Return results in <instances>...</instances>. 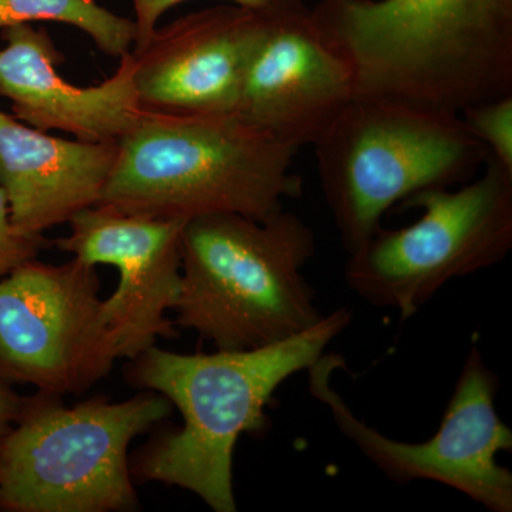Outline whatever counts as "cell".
I'll use <instances>...</instances> for the list:
<instances>
[{
    "mask_svg": "<svg viewBox=\"0 0 512 512\" xmlns=\"http://www.w3.org/2000/svg\"><path fill=\"white\" fill-rule=\"evenodd\" d=\"M356 96L460 114L512 94V0H319Z\"/></svg>",
    "mask_w": 512,
    "mask_h": 512,
    "instance_id": "cell-1",
    "label": "cell"
},
{
    "mask_svg": "<svg viewBox=\"0 0 512 512\" xmlns=\"http://www.w3.org/2000/svg\"><path fill=\"white\" fill-rule=\"evenodd\" d=\"M350 322L352 311L339 308L311 329L265 348L180 355L153 346L141 353L131 360L128 382L174 404L183 427L147 444L131 474L190 491L212 511H237L239 437L265 429V409L279 386L318 362Z\"/></svg>",
    "mask_w": 512,
    "mask_h": 512,
    "instance_id": "cell-2",
    "label": "cell"
},
{
    "mask_svg": "<svg viewBox=\"0 0 512 512\" xmlns=\"http://www.w3.org/2000/svg\"><path fill=\"white\" fill-rule=\"evenodd\" d=\"M298 151L238 113L144 110L121 138L97 205L160 220L212 214L265 220L298 198Z\"/></svg>",
    "mask_w": 512,
    "mask_h": 512,
    "instance_id": "cell-3",
    "label": "cell"
},
{
    "mask_svg": "<svg viewBox=\"0 0 512 512\" xmlns=\"http://www.w3.org/2000/svg\"><path fill=\"white\" fill-rule=\"evenodd\" d=\"M315 234L293 212L265 220L212 214L185 222L181 291L175 325L218 350H251L284 342L323 316L303 269Z\"/></svg>",
    "mask_w": 512,
    "mask_h": 512,
    "instance_id": "cell-4",
    "label": "cell"
},
{
    "mask_svg": "<svg viewBox=\"0 0 512 512\" xmlns=\"http://www.w3.org/2000/svg\"><path fill=\"white\" fill-rule=\"evenodd\" d=\"M320 187L350 254L396 204L476 177L488 154L458 114L353 97L313 144Z\"/></svg>",
    "mask_w": 512,
    "mask_h": 512,
    "instance_id": "cell-5",
    "label": "cell"
},
{
    "mask_svg": "<svg viewBox=\"0 0 512 512\" xmlns=\"http://www.w3.org/2000/svg\"><path fill=\"white\" fill-rule=\"evenodd\" d=\"M161 394L92 399L67 409L59 396L28 397L0 444V511L110 512L137 505L128 447L171 413Z\"/></svg>",
    "mask_w": 512,
    "mask_h": 512,
    "instance_id": "cell-6",
    "label": "cell"
},
{
    "mask_svg": "<svg viewBox=\"0 0 512 512\" xmlns=\"http://www.w3.org/2000/svg\"><path fill=\"white\" fill-rule=\"evenodd\" d=\"M480 177L414 195L423 214L400 229H377L350 252L345 282L369 305L417 315L448 284L503 262L512 248V173L488 157Z\"/></svg>",
    "mask_w": 512,
    "mask_h": 512,
    "instance_id": "cell-7",
    "label": "cell"
},
{
    "mask_svg": "<svg viewBox=\"0 0 512 512\" xmlns=\"http://www.w3.org/2000/svg\"><path fill=\"white\" fill-rule=\"evenodd\" d=\"M343 357L323 355L308 369L309 393L340 433L393 483L433 481L453 488L491 512L512 511V473L498 456L512 450V430L495 406L500 379L477 346L468 352L439 430L420 443L384 436L367 426L332 386Z\"/></svg>",
    "mask_w": 512,
    "mask_h": 512,
    "instance_id": "cell-8",
    "label": "cell"
},
{
    "mask_svg": "<svg viewBox=\"0 0 512 512\" xmlns=\"http://www.w3.org/2000/svg\"><path fill=\"white\" fill-rule=\"evenodd\" d=\"M96 266L32 259L0 278V380L37 392L80 394L117 357L103 318Z\"/></svg>",
    "mask_w": 512,
    "mask_h": 512,
    "instance_id": "cell-9",
    "label": "cell"
},
{
    "mask_svg": "<svg viewBox=\"0 0 512 512\" xmlns=\"http://www.w3.org/2000/svg\"><path fill=\"white\" fill-rule=\"evenodd\" d=\"M237 113L298 151L313 146L355 97L352 74L303 0L265 6Z\"/></svg>",
    "mask_w": 512,
    "mask_h": 512,
    "instance_id": "cell-10",
    "label": "cell"
},
{
    "mask_svg": "<svg viewBox=\"0 0 512 512\" xmlns=\"http://www.w3.org/2000/svg\"><path fill=\"white\" fill-rule=\"evenodd\" d=\"M185 222L94 207L67 222L56 247L87 265L119 271L116 292L103 301V318L119 359L134 360L158 338L177 336L174 311L181 291V235Z\"/></svg>",
    "mask_w": 512,
    "mask_h": 512,
    "instance_id": "cell-11",
    "label": "cell"
},
{
    "mask_svg": "<svg viewBox=\"0 0 512 512\" xmlns=\"http://www.w3.org/2000/svg\"><path fill=\"white\" fill-rule=\"evenodd\" d=\"M266 25L265 8L221 5L156 29L136 57L141 107L170 114L237 113Z\"/></svg>",
    "mask_w": 512,
    "mask_h": 512,
    "instance_id": "cell-12",
    "label": "cell"
},
{
    "mask_svg": "<svg viewBox=\"0 0 512 512\" xmlns=\"http://www.w3.org/2000/svg\"><path fill=\"white\" fill-rule=\"evenodd\" d=\"M0 33L6 43L0 49V96L12 103L15 119L46 133L119 143L143 116L133 52L120 57L109 79L83 87L67 82L57 70L64 57L45 29L22 23Z\"/></svg>",
    "mask_w": 512,
    "mask_h": 512,
    "instance_id": "cell-13",
    "label": "cell"
},
{
    "mask_svg": "<svg viewBox=\"0 0 512 512\" xmlns=\"http://www.w3.org/2000/svg\"><path fill=\"white\" fill-rule=\"evenodd\" d=\"M119 143L50 136L0 111V188L22 234L43 237L100 201Z\"/></svg>",
    "mask_w": 512,
    "mask_h": 512,
    "instance_id": "cell-14",
    "label": "cell"
},
{
    "mask_svg": "<svg viewBox=\"0 0 512 512\" xmlns=\"http://www.w3.org/2000/svg\"><path fill=\"white\" fill-rule=\"evenodd\" d=\"M56 22L82 30L104 55L131 52L136 42L134 20L116 15L96 0H0V32L10 26Z\"/></svg>",
    "mask_w": 512,
    "mask_h": 512,
    "instance_id": "cell-15",
    "label": "cell"
},
{
    "mask_svg": "<svg viewBox=\"0 0 512 512\" xmlns=\"http://www.w3.org/2000/svg\"><path fill=\"white\" fill-rule=\"evenodd\" d=\"M460 117L488 157L512 173V94L468 107Z\"/></svg>",
    "mask_w": 512,
    "mask_h": 512,
    "instance_id": "cell-16",
    "label": "cell"
},
{
    "mask_svg": "<svg viewBox=\"0 0 512 512\" xmlns=\"http://www.w3.org/2000/svg\"><path fill=\"white\" fill-rule=\"evenodd\" d=\"M46 244L45 238L29 237L13 225L8 197L0 188V278L25 262L36 259Z\"/></svg>",
    "mask_w": 512,
    "mask_h": 512,
    "instance_id": "cell-17",
    "label": "cell"
},
{
    "mask_svg": "<svg viewBox=\"0 0 512 512\" xmlns=\"http://www.w3.org/2000/svg\"><path fill=\"white\" fill-rule=\"evenodd\" d=\"M188 0H133L134 25H136V42L133 53L141 52L146 47L148 40L158 28V22L163 15L174 6ZM232 5L244 6L249 9H261L268 6L274 0H227Z\"/></svg>",
    "mask_w": 512,
    "mask_h": 512,
    "instance_id": "cell-18",
    "label": "cell"
},
{
    "mask_svg": "<svg viewBox=\"0 0 512 512\" xmlns=\"http://www.w3.org/2000/svg\"><path fill=\"white\" fill-rule=\"evenodd\" d=\"M26 402L28 397L20 396L13 390L12 384L0 380V444L15 426Z\"/></svg>",
    "mask_w": 512,
    "mask_h": 512,
    "instance_id": "cell-19",
    "label": "cell"
}]
</instances>
